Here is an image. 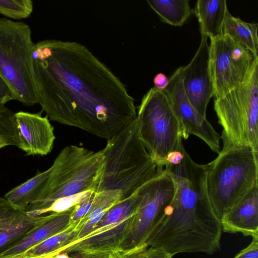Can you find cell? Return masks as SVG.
Listing matches in <instances>:
<instances>
[{
	"label": "cell",
	"mask_w": 258,
	"mask_h": 258,
	"mask_svg": "<svg viewBox=\"0 0 258 258\" xmlns=\"http://www.w3.org/2000/svg\"><path fill=\"white\" fill-rule=\"evenodd\" d=\"M5 147L4 145H0V150L3 148Z\"/></svg>",
	"instance_id": "cell-33"
},
{
	"label": "cell",
	"mask_w": 258,
	"mask_h": 258,
	"mask_svg": "<svg viewBox=\"0 0 258 258\" xmlns=\"http://www.w3.org/2000/svg\"><path fill=\"white\" fill-rule=\"evenodd\" d=\"M175 192L174 182L164 169L138 190L135 214L120 251L128 256L144 249L154 225L171 203Z\"/></svg>",
	"instance_id": "cell-10"
},
{
	"label": "cell",
	"mask_w": 258,
	"mask_h": 258,
	"mask_svg": "<svg viewBox=\"0 0 258 258\" xmlns=\"http://www.w3.org/2000/svg\"><path fill=\"white\" fill-rule=\"evenodd\" d=\"M183 66L177 68L169 79L167 88L163 92L178 119L182 139L193 135L203 141L214 152L220 151V136L210 122L193 107L185 93L183 82Z\"/></svg>",
	"instance_id": "cell-12"
},
{
	"label": "cell",
	"mask_w": 258,
	"mask_h": 258,
	"mask_svg": "<svg viewBox=\"0 0 258 258\" xmlns=\"http://www.w3.org/2000/svg\"><path fill=\"white\" fill-rule=\"evenodd\" d=\"M45 216H26L7 229L0 231V252L11 247L23 239L41 223Z\"/></svg>",
	"instance_id": "cell-22"
},
{
	"label": "cell",
	"mask_w": 258,
	"mask_h": 258,
	"mask_svg": "<svg viewBox=\"0 0 258 258\" xmlns=\"http://www.w3.org/2000/svg\"><path fill=\"white\" fill-rule=\"evenodd\" d=\"M209 67L214 99L223 97L246 78L258 56L227 35L211 38Z\"/></svg>",
	"instance_id": "cell-11"
},
{
	"label": "cell",
	"mask_w": 258,
	"mask_h": 258,
	"mask_svg": "<svg viewBox=\"0 0 258 258\" xmlns=\"http://www.w3.org/2000/svg\"><path fill=\"white\" fill-rule=\"evenodd\" d=\"M222 231L258 239V185L252 187L220 219Z\"/></svg>",
	"instance_id": "cell-15"
},
{
	"label": "cell",
	"mask_w": 258,
	"mask_h": 258,
	"mask_svg": "<svg viewBox=\"0 0 258 258\" xmlns=\"http://www.w3.org/2000/svg\"><path fill=\"white\" fill-rule=\"evenodd\" d=\"M214 107L223 128L221 138L258 152V57L244 81L223 97L214 99Z\"/></svg>",
	"instance_id": "cell-7"
},
{
	"label": "cell",
	"mask_w": 258,
	"mask_h": 258,
	"mask_svg": "<svg viewBox=\"0 0 258 258\" xmlns=\"http://www.w3.org/2000/svg\"><path fill=\"white\" fill-rule=\"evenodd\" d=\"M74 206L64 211L50 213L23 239L0 252V258H15L50 237L63 231L72 223Z\"/></svg>",
	"instance_id": "cell-16"
},
{
	"label": "cell",
	"mask_w": 258,
	"mask_h": 258,
	"mask_svg": "<svg viewBox=\"0 0 258 258\" xmlns=\"http://www.w3.org/2000/svg\"><path fill=\"white\" fill-rule=\"evenodd\" d=\"M154 87L160 91H164L167 87L169 79L164 74L160 73L156 74L153 79Z\"/></svg>",
	"instance_id": "cell-29"
},
{
	"label": "cell",
	"mask_w": 258,
	"mask_h": 258,
	"mask_svg": "<svg viewBox=\"0 0 258 258\" xmlns=\"http://www.w3.org/2000/svg\"><path fill=\"white\" fill-rule=\"evenodd\" d=\"M137 207L136 193L111 208L85 236L58 250L81 258H107L119 250L128 234ZM55 254V255H56Z\"/></svg>",
	"instance_id": "cell-9"
},
{
	"label": "cell",
	"mask_w": 258,
	"mask_h": 258,
	"mask_svg": "<svg viewBox=\"0 0 258 258\" xmlns=\"http://www.w3.org/2000/svg\"><path fill=\"white\" fill-rule=\"evenodd\" d=\"M228 10L225 0H198L194 13L199 22L201 36L211 39L222 35Z\"/></svg>",
	"instance_id": "cell-17"
},
{
	"label": "cell",
	"mask_w": 258,
	"mask_h": 258,
	"mask_svg": "<svg viewBox=\"0 0 258 258\" xmlns=\"http://www.w3.org/2000/svg\"><path fill=\"white\" fill-rule=\"evenodd\" d=\"M80 221L72 223L63 231L30 248L20 256L44 255L52 253L54 256L58 250L73 242L78 231Z\"/></svg>",
	"instance_id": "cell-21"
},
{
	"label": "cell",
	"mask_w": 258,
	"mask_h": 258,
	"mask_svg": "<svg viewBox=\"0 0 258 258\" xmlns=\"http://www.w3.org/2000/svg\"><path fill=\"white\" fill-rule=\"evenodd\" d=\"M222 232L205 182L183 177L175 181L174 196L154 225L144 249L161 247L173 255L183 252L212 254L220 248Z\"/></svg>",
	"instance_id": "cell-2"
},
{
	"label": "cell",
	"mask_w": 258,
	"mask_h": 258,
	"mask_svg": "<svg viewBox=\"0 0 258 258\" xmlns=\"http://www.w3.org/2000/svg\"><path fill=\"white\" fill-rule=\"evenodd\" d=\"M54 256L53 253L44 255H37V256H20L15 258H51Z\"/></svg>",
	"instance_id": "cell-31"
},
{
	"label": "cell",
	"mask_w": 258,
	"mask_h": 258,
	"mask_svg": "<svg viewBox=\"0 0 258 258\" xmlns=\"http://www.w3.org/2000/svg\"><path fill=\"white\" fill-rule=\"evenodd\" d=\"M50 172V168L38 172L34 177L12 188L4 198L16 209L25 211L39 197Z\"/></svg>",
	"instance_id": "cell-18"
},
{
	"label": "cell",
	"mask_w": 258,
	"mask_h": 258,
	"mask_svg": "<svg viewBox=\"0 0 258 258\" xmlns=\"http://www.w3.org/2000/svg\"><path fill=\"white\" fill-rule=\"evenodd\" d=\"M104 163L101 151L94 152L84 147H64L50 168L47 181L38 199L25 210L28 217H36L55 201L92 190Z\"/></svg>",
	"instance_id": "cell-5"
},
{
	"label": "cell",
	"mask_w": 258,
	"mask_h": 258,
	"mask_svg": "<svg viewBox=\"0 0 258 258\" xmlns=\"http://www.w3.org/2000/svg\"><path fill=\"white\" fill-rule=\"evenodd\" d=\"M234 258H258V239H252L250 244L241 250Z\"/></svg>",
	"instance_id": "cell-28"
},
{
	"label": "cell",
	"mask_w": 258,
	"mask_h": 258,
	"mask_svg": "<svg viewBox=\"0 0 258 258\" xmlns=\"http://www.w3.org/2000/svg\"><path fill=\"white\" fill-rule=\"evenodd\" d=\"M41 112L20 111L15 113L20 141V149L28 155H46L53 148L54 127Z\"/></svg>",
	"instance_id": "cell-14"
},
{
	"label": "cell",
	"mask_w": 258,
	"mask_h": 258,
	"mask_svg": "<svg viewBox=\"0 0 258 258\" xmlns=\"http://www.w3.org/2000/svg\"><path fill=\"white\" fill-rule=\"evenodd\" d=\"M258 24L247 23L239 17L233 16L226 12L223 26V34L229 36L250 50L254 56H258Z\"/></svg>",
	"instance_id": "cell-19"
},
{
	"label": "cell",
	"mask_w": 258,
	"mask_h": 258,
	"mask_svg": "<svg viewBox=\"0 0 258 258\" xmlns=\"http://www.w3.org/2000/svg\"><path fill=\"white\" fill-rule=\"evenodd\" d=\"M35 43L28 24L0 18V75L25 105L37 103L33 51Z\"/></svg>",
	"instance_id": "cell-6"
},
{
	"label": "cell",
	"mask_w": 258,
	"mask_h": 258,
	"mask_svg": "<svg viewBox=\"0 0 258 258\" xmlns=\"http://www.w3.org/2000/svg\"><path fill=\"white\" fill-rule=\"evenodd\" d=\"M139 136L159 167L182 144L181 126L163 91L151 88L137 107Z\"/></svg>",
	"instance_id": "cell-8"
},
{
	"label": "cell",
	"mask_w": 258,
	"mask_h": 258,
	"mask_svg": "<svg viewBox=\"0 0 258 258\" xmlns=\"http://www.w3.org/2000/svg\"><path fill=\"white\" fill-rule=\"evenodd\" d=\"M101 151L104 163L94 192H114L122 201L134 195L164 170L157 165L140 139L137 119L107 140Z\"/></svg>",
	"instance_id": "cell-3"
},
{
	"label": "cell",
	"mask_w": 258,
	"mask_h": 258,
	"mask_svg": "<svg viewBox=\"0 0 258 258\" xmlns=\"http://www.w3.org/2000/svg\"><path fill=\"white\" fill-rule=\"evenodd\" d=\"M26 216L25 211L16 209L4 197H0V231L7 229Z\"/></svg>",
	"instance_id": "cell-25"
},
{
	"label": "cell",
	"mask_w": 258,
	"mask_h": 258,
	"mask_svg": "<svg viewBox=\"0 0 258 258\" xmlns=\"http://www.w3.org/2000/svg\"><path fill=\"white\" fill-rule=\"evenodd\" d=\"M173 255L161 247L149 246L135 252L128 258H173Z\"/></svg>",
	"instance_id": "cell-26"
},
{
	"label": "cell",
	"mask_w": 258,
	"mask_h": 258,
	"mask_svg": "<svg viewBox=\"0 0 258 258\" xmlns=\"http://www.w3.org/2000/svg\"><path fill=\"white\" fill-rule=\"evenodd\" d=\"M107 258H128V257L119 250H115L109 254Z\"/></svg>",
	"instance_id": "cell-30"
},
{
	"label": "cell",
	"mask_w": 258,
	"mask_h": 258,
	"mask_svg": "<svg viewBox=\"0 0 258 258\" xmlns=\"http://www.w3.org/2000/svg\"><path fill=\"white\" fill-rule=\"evenodd\" d=\"M33 11L31 0H0V14L13 20L29 17Z\"/></svg>",
	"instance_id": "cell-24"
},
{
	"label": "cell",
	"mask_w": 258,
	"mask_h": 258,
	"mask_svg": "<svg viewBox=\"0 0 258 258\" xmlns=\"http://www.w3.org/2000/svg\"><path fill=\"white\" fill-rule=\"evenodd\" d=\"M0 145L20 148L15 113L5 105H0Z\"/></svg>",
	"instance_id": "cell-23"
},
{
	"label": "cell",
	"mask_w": 258,
	"mask_h": 258,
	"mask_svg": "<svg viewBox=\"0 0 258 258\" xmlns=\"http://www.w3.org/2000/svg\"><path fill=\"white\" fill-rule=\"evenodd\" d=\"M11 100H17L16 95L0 75V105L4 106L6 103Z\"/></svg>",
	"instance_id": "cell-27"
},
{
	"label": "cell",
	"mask_w": 258,
	"mask_h": 258,
	"mask_svg": "<svg viewBox=\"0 0 258 258\" xmlns=\"http://www.w3.org/2000/svg\"><path fill=\"white\" fill-rule=\"evenodd\" d=\"M32 57L37 103L50 120L108 140L136 119L124 84L85 45L42 40Z\"/></svg>",
	"instance_id": "cell-1"
},
{
	"label": "cell",
	"mask_w": 258,
	"mask_h": 258,
	"mask_svg": "<svg viewBox=\"0 0 258 258\" xmlns=\"http://www.w3.org/2000/svg\"><path fill=\"white\" fill-rule=\"evenodd\" d=\"M208 37L201 36L199 48L190 62L183 69V82L186 95L195 109L206 117L208 104L212 97Z\"/></svg>",
	"instance_id": "cell-13"
},
{
	"label": "cell",
	"mask_w": 258,
	"mask_h": 258,
	"mask_svg": "<svg viewBox=\"0 0 258 258\" xmlns=\"http://www.w3.org/2000/svg\"><path fill=\"white\" fill-rule=\"evenodd\" d=\"M223 146L209 163L207 188L210 202L221 217L252 187L258 185V152L222 138Z\"/></svg>",
	"instance_id": "cell-4"
},
{
	"label": "cell",
	"mask_w": 258,
	"mask_h": 258,
	"mask_svg": "<svg viewBox=\"0 0 258 258\" xmlns=\"http://www.w3.org/2000/svg\"><path fill=\"white\" fill-rule=\"evenodd\" d=\"M147 3L161 21L181 26L192 13L188 0H147Z\"/></svg>",
	"instance_id": "cell-20"
},
{
	"label": "cell",
	"mask_w": 258,
	"mask_h": 258,
	"mask_svg": "<svg viewBox=\"0 0 258 258\" xmlns=\"http://www.w3.org/2000/svg\"><path fill=\"white\" fill-rule=\"evenodd\" d=\"M68 258H81L77 256H70L68 255Z\"/></svg>",
	"instance_id": "cell-32"
}]
</instances>
